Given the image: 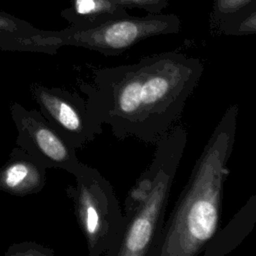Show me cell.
I'll use <instances>...</instances> for the list:
<instances>
[{
    "mask_svg": "<svg viewBox=\"0 0 256 256\" xmlns=\"http://www.w3.org/2000/svg\"><path fill=\"white\" fill-rule=\"evenodd\" d=\"M256 0H214L211 13V27L237 17L247 11Z\"/></svg>",
    "mask_w": 256,
    "mask_h": 256,
    "instance_id": "cell-12",
    "label": "cell"
},
{
    "mask_svg": "<svg viewBox=\"0 0 256 256\" xmlns=\"http://www.w3.org/2000/svg\"><path fill=\"white\" fill-rule=\"evenodd\" d=\"M180 29L181 21L174 14H149L143 17L128 15L87 29L67 27L58 31L48 30V38L57 49L76 46L105 56H116L145 39L175 34Z\"/></svg>",
    "mask_w": 256,
    "mask_h": 256,
    "instance_id": "cell-5",
    "label": "cell"
},
{
    "mask_svg": "<svg viewBox=\"0 0 256 256\" xmlns=\"http://www.w3.org/2000/svg\"><path fill=\"white\" fill-rule=\"evenodd\" d=\"M75 185L66 188L78 226L90 256H115L125 217L111 183L94 167L83 165L73 175Z\"/></svg>",
    "mask_w": 256,
    "mask_h": 256,
    "instance_id": "cell-4",
    "label": "cell"
},
{
    "mask_svg": "<svg viewBox=\"0 0 256 256\" xmlns=\"http://www.w3.org/2000/svg\"><path fill=\"white\" fill-rule=\"evenodd\" d=\"M60 14L73 29L92 28L129 15L119 0H71Z\"/></svg>",
    "mask_w": 256,
    "mask_h": 256,
    "instance_id": "cell-11",
    "label": "cell"
},
{
    "mask_svg": "<svg viewBox=\"0 0 256 256\" xmlns=\"http://www.w3.org/2000/svg\"><path fill=\"white\" fill-rule=\"evenodd\" d=\"M30 92L47 122L76 149L102 133L103 124L89 111L81 96L36 82L30 85Z\"/></svg>",
    "mask_w": 256,
    "mask_h": 256,
    "instance_id": "cell-6",
    "label": "cell"
},
{
    "mask_svg": "<svg viewBox=\"0 0 256 256\" xmlns=\"http://www.w3.org/2000/svg\"><path fill=\"white\" fill-rule=\"evenodd\" d=\"M121 4L128 8H139L149 14H160L168 4L167 0H119Z\"/></svg>",
    "mask_w": 256,
    "mask_h": 256,
    "instance_id": "cell-15",
    "label": "cell"
},
{
    "mask_svg": "<svg viewBox=\"0 0 256 256\" xmlns=\"http://www.w3.org/2000/svg\"><path fill=\"white\" fill-rule=\"evenodd\" d=\"M187 139L186 128L178 123L155 144L152 161L124 201L125 229L115 256H155Z\"/></svg>",
    "mask_w": 256,
    "mask_h": 256,
    "instance_id": "cell-3",
    "label": "cell"
},
{
    "mask_svg": "<svg viewBox=\"0 0 256 256\" xmlns=\"http://www.w3.org/2000/svg\"><path fill=\"white\" fill-rule=\"evenodd\" d=\"M0 50L55 54L46 40V30L0 10Z\"/></svg>",
    "mask_w": 256,
    "mask_h": 256,
    "instance_id": "cell-9",
    "label": "cell"
},
{
    "mask_svg": "<svg viewBox=\"0 0 256 256\" xmlns=\"http://www.w3.org/2000/svg\"><path fill=\"white\" fill-rule=\"evenodd\" d=\"M214 29L221 34L229 36L256 34V6L235 18L219 24Z\"/></svg>",
    "mask_w": 256,
    "mask_h": 256,
    "instance_id": "cell-13",
    "label": "cell"
},
{
    "mask_svg": "<svg viewBox=\"0 0 256 256\" xmlns=\"http://www.w3.org/2000/svg\"><path fill=\"white\" fill-rule=\"evenodd\" d=\"M17 130L16 144L44 167L62 169L74 175L83 163L76 148L61 136L36 110H28L18 102L9 107Z\"/></svg>",
    "mask_w": 256,
    "mask_h": 256,
    "instance_id": "cell-7",
    "label": "cell"
},
{
    "mask_svg": "<svg viewBox=\"0 0 256 256\" xmlns=\"http://www.w3.org/2000/svg\"><path fill=\"white\" fill-rule=\"evenodd\" d=\"M238 113V105H230L215 126L164 223L155 256H197L220 229L223 188L229 174Z\"/></svg>",
    "mask_w": 256,
    "mask_h": 256,
    "instance_id": "cell-2",
    "label": "cell"
},
{
    "mask_svg": "<svg viewBox=\"0 0 256 256\" xmlns=\"http://www.w3.org/2000/svg\"><path fill=\"white\" fill-rule=\"evenodd\" d=\"M203 72L199 58L169 51L96 69L79 88L89 111L114 137L155 145L178 124Z\"/></svg>",
    "mask_w": 256,
    "mask_h": 256,
    "instance_id": "cell-1",
    "label": "cell"
},
{
    "mask_svg": "<svg viewBox=\"0 0 256 256\" xmlns=\"http://www.w3.org/2000/svg\"><path fill=\"white\" fill-rule=\"evenodd\" d=\"M255 225L256 194L247 200L228 224L218 230L202 253L205 256H225L231 253L252 232Z\"/></svg>",
    "mask_w": 256,
    "mask_h": 256,
    "instance_id": "cell-10",
    "label": "cell"
},
{
    "mask_svg": "<svg viewBox=\"0 0 256 256\" xmlns=\"http://www.w3.org/2000/svg\"><path fill=\"white\" fill-rule=\"evenodd\" d=\"M46 167L17 146L0 167V190L13 196L36 194L46 184Z\"/></svg>",
    "mask_w": 256,
    "mask_h": 256,
    "instance_id": "cell-8",
    "label": "cell"
},
{
    "mask_svg": "<svg viewBox=\"0 0 256 256\" xmlns=\"http://www.w3.org/2000/svg\"><path fill=\"white\" fill-rule=\"evenodd\" d=\"M50 247L43 246L35 241H22L10 245L4 252L5 256H54Z\"/></svg>",
    "mask_w": 256,
    "mask_h": 256,
    "instance_id": "cell-14",
    "label": "cell"
}]
</instances>
